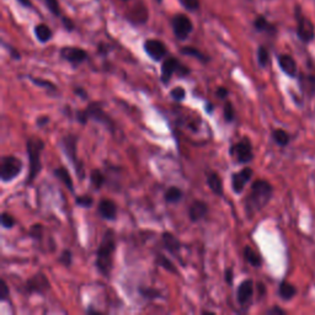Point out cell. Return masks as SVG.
<instances>
[{"label": "cell", "instance_id": "cell-29", "mask_svg": "<svg viewBox=\"0 0 315 315\" xmlns=\"http://www.w3.org/2000/svg\"><path fill=\"white\" fill-rule=\"evenodd\" d=\"M272 138H274V141L280 145V147H286V145H288L290 141L288 133L281 128L274 129V131H272Z\"/></svg>", "mask_w": 315, "mask_h": 315}, {"label": "cell", "instance_id": "cell-47", "mask_svg": "<svg viewBox=\"0 0 315 315\" xmlns=\"http://www.w3.org/2000/svg\"><path fill=\"white\" fill-rule=\"evenodd\" d=\"M266 313L269 314V315H274V314L284 315V314H286V311H284L283 309H281V308H278V307H274L272 309H268V310L266 311Z\"/></svg>", "mask_w": 315, "mask_h": 315}, {"label": "cell", "instance_id": "cell-16", "mask_svg": "<svg viewBox=\"0 0 315 315\" xmlns=\"http://www.w3.org/2000/svg\"><path fill=\"white\" fill-rule=\"evenodd\" d=\"M117 211V205L112 199L104 198L99 202L98 213L106 220H116Z\"/></svg>", "mask_w": 315, "mask_h": 315}, {"label": "cell", "instance_id": "cell-5", "mask_svg": "<svg viewBox=\"0 0 315 315\" xmlns=\"http://www.w3.org/2000/svg\"><path fill=\"white\" fill-rule=\"evenodd\" d=\"M77 144L78 137L75 134H66L60 139L59 142L62 150L64 151L68 160L72 163V165L74 166V170L77 172L78 177H80V180H84V178H85V169H84L83 163H81L78 158Z\"/></svg>", "mask_w": 315, "mask_h": 315}, {"label": "cell", "instance_id": "cell-32", "mask_svg": "<svg viewBox=\"0 0 315 315\" xmlns=\"http://www.w3.org/2000/svg\"><path fill=\"white\" fill-rule=\"evenodd\" d=\"M257 62H259V65L262 66V68H266L268 65L269 53L266 47L260 46L257 48Z\"/></svg>", "mask_w": 315, "mask_h": 315}, {"label": "cell", "instance_id": "cell-14", "mask_svg": "<svg viewBox=\"0 0 315 315\" xmlns=\"http://www.w3.org/2000/svg\"><path fill=\"white\" fill-rule=\"evenodd\" d=\"M253 169L251 168H244L241 169L240 171L234 172L232 175V189L234 191V193H238L240 195L243 192L246 184L249 183L250 178L253 177Z\"/></svg>", "mask_w": 315, "mask_h": 315}, {"label": "cell", "instance_id": "cell-40", "mask_svg": "<svg viewBox=\"0 0 315 315\" xmlns=\"http://www.w3.org/2000/svg\"><path fill=\"white\" fill-rule=\"evenodd\" d=\"M170 96L175 101H183L185 96H186V92H185L183 86H176L170 92Z\"/></svg>", "mask_w": 315, "mask_h": 315}, {"label": "cell", "instance_id": "cell-30", "mask_svg": "<svg viewBox=\"0 0 315 315\" xmlns=\"http://www.w3.org/2000/svg\"><path fill=\"white\" fill-rule=\"evenodd\" d=\"M156 262H158V265L162 266L163 268H165L166 271L170 272V274H174V275L178 274V271L176 269V267H175L174 263H172L170 260L168 259V257H165L164 255H163V254H158Z\"/></svg>", "mask_w": 315, "mask_h": 315}, {"label": "cell", "instance_id": "cell-21", "mask_svg": "<svg viewBox=\"0 0 315 315\" xmlns=\"http://www.w3.org/2000/svg\"><path fill=\"white\" fill-rule=\"evenodd\" d=\"M54 176H56L58 180L62 183L64 186L68 189L71 192H74V184H73V178L71 177V174L69 171L66 170L64 166H59V168H56L53 171Z\"/></svg>", "mask_w": 315, "mask_h": 315}, {"label": "cell", "instance_id": "cell-51", "mask_svg": "<svg viewBox=\"0 0 315 315\" xmlns=\"http://www.w3.org/2000/svg\"><path fill=\"white\" fill-rule=\"evenodd\" d=\"M16 2L19 3L21 7H24V8H29V9L32 8L31 0H16Z\"/></svg>", "mask_w": 315, "mask_h": 315}, {"label": "cell", "instance_id": "cell-28", "mask_svg": "<svg viewBox=\"0 0 315 315\" xmlns=\"http://www.w3.org/2000/svg\"><path fill=\"white\" fill-rule=\"evenodd\" d=\"M106 181L105 175L102 174L101 170L99 169H94V170L90 171V183H92L93 187L95 190H100L102 186H104Z\"/></svg>", "mask_w": 315, "mask_h": 315}, {"label": "cell", "instance_id": "cell-35", "mask_svg": "<svg viewBox=\"0 0 315 315\" xmlns=\"http://www.w3.org/2000/svg\"><path fill=\"white\" fill-rule=\"evenodd\" d=\"M223 114H224V120H226V122H233L235 118V110L234 107H233V104L230 101H227L226 105H224V110H223Z\"/></svg>", "mask_w": 315, "mask_h": 315}, {"label": "cell", "instance_id": "cell-54", "mask_svg": "<svg viewBox=\"0 0 315 315\" xmlns=\"http://www.w3.org/2000/svg\"><path fill=\"white\" fill-rule=\"evenodd\" d=\"M122 2H128V0H122Z\"/></svg>", "mask_w": 315, "mask_h": 315}, {"label": "cell", "instance_id": "cell-10", "mask_svg": "<svg viewBox=\"0 0 315 315\" xmlns=\"http://www.w3.org/2000/svg\"><path fill=\"white\" fill-rule=\"evenodd\" d=\"M172 31H174L175 37L180 41H185L193 31L192 20L185 14H176L171 20Z\"/></svg>", "mask_w": 315, "mask_h": 315}, {"label": "cell", "instance_id": "cell-1", "mask_svg": "<svg viewBox=\"0 0 315 315\" xmlns=\"http://www.w3.org/2000/svg\"><path fill=\"white\" fill-rule=\"evenodd\" d=\"M116 251V235L112 229H107L100 240L96 251V267L104 277H110L114 267V255Z\"/></svg>", "mask_w": 315, "mask_h": 315}, {"label": "cell", "instance_id": "cell-52", "mask_svg": "<svg viewBox=\"0 0 315 315\" xmlns=\"http://www.w3.org/2000/svg\"><path fill=\"white\" fill-rule=\"evenodd\" d=\"M212 111H213V105H212L211 102H208V105H206V112L212 114Z\"/></svg>", "mask_w": 315, "mask_h": 315}, {"label": "cell", "instance_id": "cell-39", "mask_svg": "<svg viewBox=\"0 0 315 315\" xmlns=\"http://www.w3.org/2000/svg\"><path fill=\"white\" fill-rule=\"evenodd\" d=\"M178 2L189 11H196L199 9V0H178Z\"/></svg>", "mask_w": 315, "mask_h": 315}, {"label": "cell", "instance_id": "cell-50", "mask_svg": "<svg viewBox=\"0 0 315 315\" xmlns=\"http://www.w3.org/2000/svg\"><path fill=\"white\" fill-rule=\"evenodd\" d=\"M74 93L77 94V95L80 96V98L83 99V100H86L87 99V94L85 93V90H84L83 87H75Z\"/></svg>", "mask_w": 315, "mask_h": 315}, {"label": "cell", "instance_id": "cell-11", "mask_svg": "<svg viewBox=\"0 0 315 315\" xmlns=\"http://www.w3.org/2000/svg\"><path fill=\"white\" fill-rule=\"evenodd\" d=\"M51 288V283L48 281L47 276L43 272H37L33 275L31 278L26 281L25 289L27 295H35V293H39V295H44L48 289Z\"/></svg>", "mask_w": 315, "mask_h": 315}, {"label": "cell", "instance_id": "cell-8", "mask_svg": "<svg viewBox=\"0 0 315 315\" xmlns=\"http://www.w3.org/2000/svg\"><path fill=\"white\" fill-rule=\"evenodd\" d=\"M296 20H297V33L298 37L302 39L304 43H309L314 39L315 30L314 25L308 17H305L302 13V9L299 7L296 8Z\"/></svg>", "mask_w": 315, "mask_h": 315}, {"label": "cell", "instance_id": "cell-38", "mask_svg": "<svg viewBox=\"0 0 315 315\" xmlns=\"http://www.w3.org/2000/svg\"><path fill=\"white\" fill-rule=\"evenodd\" d=\"M44 3H46L48 10H50L54 16H57V17L62 16V15H60V8H59L58 0H44Z\"/></svg>", "mask_w": 315, "mask_h": 315}, {"label": "cell", "instance_id": "cell-12", "mask_svg": "<svg viewBox=\"0 0 315 315\" xmlns=\"http://www.w3.org/2000/svg\"><path fill=\"white\" fill-rule=\"evenodd\" d=\"M143 48L145 53L150 57L154 62H160L162 59H164L168 54V48L164 44V42H162L160 39L156 38H149L144 42Z\"/></svg>", "mask_w": 315, "mask_h": 315}, {"label": "cell", "instance_id": "cell-9", "mask_svg": "<svg viewBox=\"0 0 315 315\" xmlns=\"http://www.w3.org/2000/svg\"><path fill=\"white\" fill-rule=\"evenodd\" d=\"M229 154L235 158V160L239 164H248V163H250L254 158L253 145H251L250 139L244 137L240 142L232 145Z\"/></svg>", "mask_w": 315, "mask_h": 315}, {"label": "cell", "instance_id": "cell-19", "mask_svg": "<svg viewBox=\"0 0 315 315\" xmlns=\"http://www.w3.org/2000/svg\"><path fill=\"white\" fill-rule=\"evenodd\" d=\"M277 60H278V65H280V68L282 69L283 73H286V74L290 78L297 77V72H298V69H297V63L296 60L293 59V57L288 56V54H281V56H278Z\"/></svg>", "mask_w": 315, "mask_h": 315}, {"label": "cell", "instance_id": "cell-24", "mask_svg": "<svg viewBox=\"0 0 315 315\" xmlns=\"http://www.w3.org/2000/svg\"><path fill=\"white\" fill-rule=\"evenodd\" d=\"M254 27L259 32H266V33H271L274 35L276 33V27L272 25L271 22H268L267 19L263 16H257L255 21H254Z\"/></svg>", "mask_w": 315, "mask_h": 315}, {"label": "cell", "instance_id": "cell-45", "mask_svg": "<svg viewBox=\"0 0 315 315\" xmlns=\"http://www.w3.org/2000/svg\"><path fill=\"white\" fill-rule=\"evenodd\" d=\"M62 22H63V25H64L66 31H73V30H74V27H75L74 22H73V21L69 19V17L62 16Z\"/></svg>", "mask_w": 315, "mask_h": 315}, {"label": "cell", "instance_id": "cell-48", "mask_svg": "<svg viewBox=\"0 0 315 315\" xmlns=\"http://www.w3.org/2000/svg\"><path fill=\"white\" fill-rule=\"evenodd\" d=\"M36 123H37V126H39V127L46 126L47 123H50V117H48V116L38 117V118H37V121H36Z\"/></svg>", "mask_w": 315, "mask_h": 315}, {"label": "cell", "instance_id": "cell-37", "mask_svg": "<svg viewBox=\"0 0 315 315\" xmlns=\"http://www.w3.org/2000/svg\"><path fill=\"white\" fill-rule=\"evenodd\" d=\"M59 262L62 263V265H64L65 267H71L72 262H73L72 251L69 249L63 250L62 254H60V256H59Z\"/></svg>", "mask_w": 315, "mask_h": 315}, {"label": "cell", "instance_id": "cell-43", "mask_svg": "<svg viewBox=\"0 0 315 315\" xmlns=\"http://www.w3.org/2000/svg\"><path fill=\"white\" fill-rule=\"evenodd\" d=\"M139 292L142 293V296L145 297V298H149V299H153V298H158L160 295L159 290L156 289H153V288H141L139 289Z\"/></svg>", "mask_w": 315, "mask_h": 315}, {"label": "cell", "instance_id": "cell-18", "mask_svg": "<svg viewBox=\"0 0 315 315\" xmlns=\"http://www.w3.org/2000/svg\"><path fill=\"white\" fill-rule=\"evenodd\" d=\"M162 241L165 249L168 250V253H170L171 255L177 257L178 254H180L181 243L176 236L170 232H164L162 235Z\"/></svg>", "mask_w": 315, "mask_h": 315}, {"label": "cell", "instance_id": "cell-53", "mask_svg": "<svg viewBox=\"0 0 315 315\" xmlns=\"http://www.w3.org/2000/svg\"><path fill=\"white\" fill-rule=\"evenodd\" d=\"M202 314H216V313H214V311H206V310H204V311H202Z\"/></svg>", "mask_w": 315, "mask_h": 315}, {"label": "cell", "instance_id": "cell-34", "mask_svg": "<svg viewBox=\"0 0 315 315\" xmlns=\"http://www.w3.org/2000/svg\"><path fill=\"white\" fill-rule=\"evenodd\" d=\"M0 223H2V227L5 229H11L16 223V220L14 219V217L11 216L10 213L8 212H3L2 216H0Z\"/></svg>", "mask_w": 315, "mask_h": 315}, {"label": "cell", "instance_id": "cell-42", "mask_svg": "<svg viewBox=\"0 0 315 315\" xmlns=\"http://www.w3.org/2000/svg\"><path fill=\"white\" fill-rule=\"evenodd\" d=\"M305 89H308L310 95H315V75H308L305 78Z\"/></svg>", "mask_w": 315, "mask_h": 315}, {"label": "cell", "instance_id": "cell-31", "mask_svg": "<svg viewBox=\"0 0 315 315\" xmlns=\"http://www.w3.org/2000/svg\"><path fill=\"white\" fill-rule=\"evenodd\" d=\"M29 79L32 81L33 84H35L36 86L43 87V89L51 90V92H57V86L54 85L52 81L46 80V79H42V78H35V77H29Z\"/></svg>", "mask_w": 315, "mask_h": 315}, {"label": "cell", "instance_id": "cell-6", "mask_svg": "<svg viewBox=\"0 0 315 315\" xmlns=\"http://www.w3.org/2000/svg\"><path fill=\"white\" fill-rule=\"evenodd\" d=\"M22 162L14 155H5L0 162V178L3 183H10L22 171Z\"/></svg>", "mask_w": 315, "mask_h": 315}, {"label": "cell", "instance_id": "cell-33", "mask_svg": "<svg viewBox=\"0 0 315 315\" xmlns=\"http://www.w3.org/2000/svg\"><path fill=\"white\" fill-rule=\"evenodd\" d=\"M43 226L39 223L33 224L31 227V229H30V238L32 239V240L35 241H41L42 240V236H43Z\"/></svg>", "mask_w": 315, "mask_h": 315}, {"label": "cell", "instance_id": "cell-46", "mask_svg": "<svg viewBox=\"0 0 315 315\" xmlns=\"http://www.w3.org/2000/svg\"><path fill=\"white\" fill-rule=\"evenodd\" d=\"M217 96H218V99H220V100H224V99H227V96L229 95V90L227 89V87H224V86H219L217 89Z\"/></svg>", "mask_w": 315, "mask_h": 315}, {"label": "cell", "instance_id": "cell-3", "mask_svg": "<svg viewBox=\"0 0 315 315\" xmlns=\"http://www.w3.org/2000/svg\"><path fill=\"white\" fill-rule=\"evenodd\" d=\"M44 149V142L41 138L31 137L26 141V150L27 156H29V174H27L26 184H32L37 175L42 170V163L41 155L42 151Z\"/></svg>", "mask_w": 315, "mask_h": 315}, {"label": "cell", "instance_id": "cell-4", "mask_svg": "<svg viewBox=\"0 0 315 315\" xmlns=\"http://www.w3.org/2000/svg\"><path fill=\"white\" fill-rule=\"evenodd\" d=\"M89 120H94L96 121V122L101 123V125H104L106 128L112 133L115 131V122L104 111V108L101 107L100 102H90L85 110L77 112V121L79 123L86 125V122Z\"/></svg>", "mask_w": 315, "mask_h": 315}, {"label": "cell", "instance_id": "cell-2", "mask_svg": "<svg viewBox=\"0 0 315 315\" xmlns=\"http://www.w3.org/2000/svg\"><path fill=\"white\" fill-rule=\"evenodd\" d=\"M274 187L266 180H256L251 185L249 196L245 201V212L250 218L266 207L269 199L272 198Z\"/></svg>", "mask_w": 315, "mask_h": 315}, {"label": "cell", "instance_id": "cell-26", "mask_svg": "<svg viewBox=\"0 0 315 315\" xmlns=\"http://www.w3.org/2000/svg\"><path fill=\"white\" fill-rule=\"evenodd\" d=\"M244 257L254 267H260V266H261V257L259 256V254H257L255 250L251 249L250 246L244 248Z\"/></svg>", "mask_w": 315, "mask_h": 315}, {"label": "cell", "instance_id": "cell-44", "mask_svg": "<svg viewBox=\"0 0 315 315\" xmlns=\"http://www.w3.org/2000/svg\"><path fill=\"white\" fill-rule=\"evenodd\" d=\"M233 278H234V274H233V268L229 267L226 269V272H224V280H226V282L229 284V286H232L233 284Z\"/></svg>", "mask_w": 315, "mask_h": 315}, {"label": "cell", "instance_id": "cell-36", "mask_svg": "<svg viewBox=\"0 0 315 315\" xmlns=\"http://www.w3.org/2000/svg\"><path fill=\"white\" fill-rule=\"evenodd\" d=\"M75 204L83 208H90L94 205V198L90 195H81L75 197Z\"/></svg>", "mask_w": 315, "mask_h": 315}, {"label": "cell", "instance_id": "cell-22", "mask_svg": "<svg viewBox=\"0 0 315 315\" xmlns=\"http://www.w3.org/2000/svg\"><path fill=\"white\" fill-rule=\"evenodd\" d=\"M35 36L41 43H47L51 38H52L53 33L52 30L48 27L46 24H38L35 27Z\"/></svg>", "mask_w": 315, "mask_h": 315}, {"label": "cell", "instance_id": "cell-17", "mask_svg": "<svg viewBox=\"0 0 315 315\" xmlns=\"http://www.w3.org/2000/svg\"><path fill=\"white\" fill-rule=\"evenodd\" d=\"M208 213V206L206 202L199 201V199H196L191 204L189 208V218L191 222L196 223L202 220L204 218H206Z\"/></svg>", "mask_w": 315, "mask_h": 315}, {"label": "cell", "instance_id": "cell-49", "mask_svg": "<svg viewBox=\"0 0 315 315\" xmlns=\"http://www.w3.org/2000/svg\"><path fill=\"white\" fill-rule=\"evenodd\" d=\"M4 46L8 48L9 53H10V54H11V57H13V58H14V59H20V58H21L20 53H19V52H16V51H15V48H13V47H10V46H8V44H4Z\"/></svg>", "mask_w": 315, "mask_h": 315}, {"label": "cell", "instance_id": "cell-13", "mask_svg": "<svg viewBox=\"0 0 315 315\" xmlns=\"http://www.w3.org/2000/svg\"><path fill=\"white\" fill-rule=\"evenodd\" d=\"M60 57L62 59L71 63L73 66H77L81 63H84L87 59V52L83 48L79 47H63L60 50Z\"/></svg>", "mask_w": 315, "mask_h": 315}, {"label": "cell", "instance_id": "cell-55", "mask_svg": "<svg viewBox=\"0 0 315 315\" xmlns=\"http://www.w3.org/2000/svg\"><path fill=\"white\" fill-rule=\"evenodd\" d=\"M158 2H163V0H158Z\"/></svg>", "mask_w": 315, "mask_h": 315}, {"label": "cell", "instance_id": "cell-41", "mask_svg": "<svg viewBox=\"0 0 315 315\" xmlns=\"http://www.w3.org/2000/svg\"><path fill=\"white\" fill-rule=\"evenodd\" d=\"M10 296V290H9L8 283L4 280H0V301L7 302Z\"/></svg>", "mask_w": 315, "mask_h": 315}, {"label": "cell", "instance_id": "cell-20", "mask_svg": "<svg viewBox=\"0 0 315 315\" xmlns=\"http://www.w3.org/2000/svg\"><path fill=\"white\" fill-rule=\"evenodd\" d=\"M207 185L214 195L223 196V181L217 172H210L207 175Z\"/></svg>", "mask_w": 315, "mask_h": 315}, {"label": "cell", "instance_id": "cell-7", "mask_svg": "<svg viewBox=\"0 0 315 315\" xmlns=\"http://www.w3.org/2000/svg\"><path fill=\"white\" fill-rule=\"evenodd\" d=\"M175 73H177L178 77H186L187 74H190V69L180 63V60L175 57H169L162 64V74H160L162 83L168 85Z\"/></svg>", "mask_w": 315, "mask_h": 315}, {"label": "cell", "instance_id": "cell-23", "mask_svg": "<svg viewBox=\"0 0 315 315\" xmlns=\"http://www.w3.org/2000/svg\"><path fill=\"white\" fill-rule=\"evenodd\" d=\"M297 295V288L293 286L292 283L283 281L280 284V288H278V296L283 299V301H290Z\"/></svg>", "mask_w": 315, "mask_h": 315}, {"label": "cell", "instance_id": "cell-25", "mask_svg": "<svg viewBox=\"0 0 315 315\" xmlns=\"http://www.w3.org/2000/svg\"><path fill=\"white\" fill-rule=\"evenodd\" d=\"M183 196L184 192L181 191V189H178L177 186H171L166 190L164 198L168 204H177V202L181 201Z\"/></svg>", "mask_w": 315, "mask_h": 315}, {"label": "cell", "instance_id": "cell-15", "mask_svg": "<svg viewBox=\"0 0 315 315\" xmlns=\"http://www.w3.org/2000/svg\"><path fill=\"white\" fill-rule=\"evenodd\" d=\"M254 296V281L253 280H245L239 284L238 290H236V299L241 307H245L251 302Z\"/></svg>", "mask_w": 315, "mask_h": 315}, {"label": "cell", "instance_id": "cell-27", "mask_svg": "<svg viewBox=\"0 0 315 315\" xmlns=\"http://www.w3.org/2000/svg\"><path fill=\"white\" fill-rule=\"evenodd\" d=\"M181 53L185 54V56H189V57H193V58L198 59L199 62L202 63H207L208 60H210V58H208L207 56H206L205 53H202L201 51L197 50V48L195 47H183L181 48Z\"/></svg>", "mask_w": 315, "mask_h": 315}]
</instances>
